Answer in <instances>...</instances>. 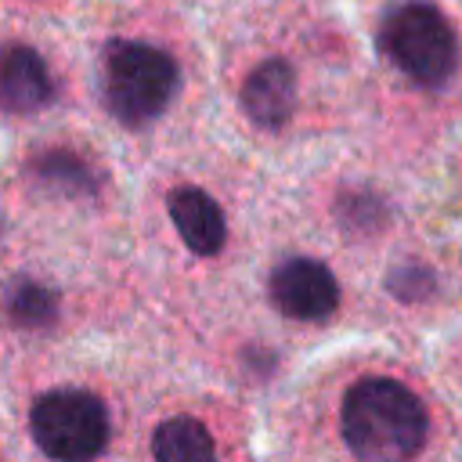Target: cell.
Instances as JSON below:
<instances>
[{
	"instance_id": "8992f818",
	"label": "cell",
	"mask_w": 462,
	"mask_h": 462,
	"mask_svg": "<svg viewBox=\"0 0 462 462\" xmlns=\"http://www.w3.org/2000/svg\"><path fill=\"white\" fill-rule=\"evenodd\" d=\"M54 101V79L47 61L29 43L0 47V112L29 116Z\"/></svg>"
},
{
	"instance_id": "6da1fadb",
	"label": "cell",
	"mask_w": 462,
	"mask_h": 462,
	"mask_svg": "<svg viewBox=\"0 0 462 462\" xmlns=\"http://www.w3.org/2000/svg\"><path fill=\"white\" fill-rule=\"evenodd\" d=\"M343 440L357 462H411L426 444V408L397 379L368 375L354 383L339 411Z\"/></svg>"
},
{
	"instance_id": "3957f363",
	"label": "cell",
	"mask_w": 462,
	"mask_h": 462,
	"mask_svg": "<svg viewBox=\"0 0 462 462\" xmlns=\"http://www.w3.org/2000/svg\"><path fill=\"white\" fill-rule=\"evenodd\" d=\"M383 54L419 87H440L458 65V40L451 22L433 4H401L379 29Z\"/></svg>"
},
{
	"instance_id": "52a82bcc",
	"label": "cell",
	"mask_w": 462,
	"mask_h": 462,
	"mask_svg": "<svg viewBox=\"0 0 462 462\" xmlns=\"http://www.w3.org/2000/svg\"><path fill=\"white\" fill-rule=\"evenodd\" d=\"M242 108L253 126L282 130L296 108V69L285 58L260 61L242 83Z\"/></svg>"
},
{
	"instance_id": "5b68a950",
	"label": "cell",
	"mask_w": 462,
	"mask_h": 462,
	"mask_svg": "<svg viewBox=\"0 0 462 462\" xmlns=\"http://www.w3.org/2000/svg\"><path fill=\"white\" fill-rule=\"evenodd\" d=\"M271 300L285 318L325 321L339 307L336 274L314 256H289L271 274Z\"/></svg>"
},
{
	"instance_id": "30bf717a",
	"label": "cell",
	"mask_w": 462,
	"mask_h": 462,
	"mask_svg": "<svg viewBox=\"0 0 462 462\" xmlns=\"http://www.w3.org/2000/svg\"><path fill=\"white\" fill-rule=\"evenodd\" d=\"M152 455L155 462H217V444L199 419L173 415L155 430Z\"/></svg>"
},
{
	"instance_id": "277c9868",
	"label": "cell",
	"mask_w": 462,
	"mask_h": 462,
	"mask_svg": "<svg viewBox=\"0 0 462 462\" xmlns=\"http://www.w3.org/2000/svg\"><path fill=\"white\" fill-rule=\"evenodd\" d=\"M32 440L54 462H90L108 444V411L87 390H51L29 411Z\"/></svg>"
},
{
	"instance_id": "8fae6325",
	"label": "cell",
	"mask_w": 462,
	"mask_h": 462,
	"mask_svg": "<svg viewBox=\"0 0 462 462\" xmlns=\"http://www.w3.org/2000/svg\"><path fill=\"white\" fill-rule=\"evenodd\" d=\"M4 314L18 328H47L58 318V292L32 278H14L4 289Z\"/></svg>"
},
{
	"instance_id": "9c48e42d",
	"label": "cell",
	"mask_w": 462,
	"mask_h": 462,
	"mask_svg": "<svg viewBox=\"0 0 462 462\" xmlns=\"http://www.w3.org/2000/svg\"><path fill=\"white\" fill-rule=\"evenodd\" d=\"M29 173L36 184H43L47 191L54 195H69V199H83V195H94L97 191V173L94 166L69 152V148H51V152H40L32 162H29Z\"/></svg>"
},
{
	"instance_id": "7a4b0ae2",
	"label": "cell",
	"mask_w": 462,
	"mask_h": 462,
	"mask_svg": "<svg viewBox=\"0 0 462 462\" xmlns=\"http://www.w3.org/2000/svg\"><path fill=\"white\" fill-rule=\"evenodd\" d=\"M180 87V65L155 43L108 40L101 54V97L108 116L123 126H148L159 119Z\"/></svg>"
},
{
	"instance_id": "7c38bea8",
	"label": "cell",
	"mask_w": 462,
	"mask_h": 462,
	"mask_svg": "<svg viewBox=\"0 0 462 462\" xmlns=\"http://www.w3.org/2000/svg\"><path fill=\"white\" fill-rule=\"evenodd\" d=\"M415 282H430L426 267H419V263H401L397 271H390V274H386L390 292H393V296H401V300H419V296H422V292L415 289Z\"/></svg>"
},
{
	"instance_id": "ba28073f",
	"label": "cell",
	"mask_w": 462,
	"mask_h": 462,
	"mask_svg": "<svg viewBox=\"0 0 462 462\" xmlns=\"http://www.w3.org/2000/svg\"><path fill=\"white\" fill-rule=\"evenodd\" d=\"M166 209H170V220L191 253L217 256L224 249L227 224H224V213L213 202V195H206L202 188H173L166 199Z\"/></svg>"
}]
</instances>
